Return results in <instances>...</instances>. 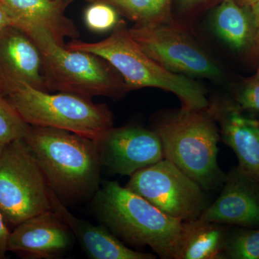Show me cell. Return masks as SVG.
<instances>
[{
  "label": "cell",
  "mask_w": 259,
  "mask_h": 259,
  "mask_svg": "<svg viewBox=\"0 0 259 259\" xmlns=\"http://www.w3.org/2000/svg\"><path fill=\"white\" fill-rule=\"evenodd\" d=\"M212 26L228 47L249 54L253 42V25L250 9L235 0H222L214 11Z\"/></svg>",
  "instance_id": "obj_18"
},
{
  "label": "cell",
  "mask_w": 259,
  "mask_h": 259,
  "mask_svg": "<svg viewBox=\"0 0 259 259\" xmlns=\"http://www.w3.org/2000/svg\"><path fill=\"white\" fill-rule=\"evenodd\" d=\"M52 210L80 242L90 258L93 259H154L153 253L136 251L126 246L105 227L97 226L75 217L62 204L57 194L50 189Z\"/></svg>",
  "instance_id": "obj_15"
},
{
  "label": "cell",
  "mask_w": 259,
  "mask_h": 259,
  "mask_svg": "<svg viewBox=\"0 0 259 259\" xmlns=\"http://www.w3.org/2000/svg\"><path fill=\"white\" fill-rule=\"evenodd\" d=\"M97 144L102 166L120 176H132L165 158L157 134L139 126L112 127Z\"/></svg>",
  "instance_id": "obj_10"
},
{
  "label": "cell",
  "mask_w": 259,
  "mask_h": 259,
  "mask_svg": "<svg viewBox=\"0 0 259 259\" xmlns=\"http://www.w3.org/2000/svg\"><path fill=\"white\" fill-rule=\"evenodd\" d=\"M13 25V20L8 14V11L0 2V31L7 27Z\"/></svg>",
  "instance_id": "obj_27"
},
{
  "label": "cell",
  "mask_w": 259,
  "mask_h": 259,
  "mask_svg": "<svg viewBox=\"0 0 259 259\" xmlns=\"http://www.w3.org/2000/svg\"><path fill=\"white\" fill-rule=\"evenodd\" d=\"M129 30L145 54L169 72L214 81L224 78L219 65L194 40L185 25L175 21L134 25Z\"/></svg>",
  "instance_id": "obj_8"
},
{
  "label": "cell",
  "mask_w": 259,
  "mask_h": 259,
  "mask_svg": "<svg viewBox=\"0 0 259 259\" xmlns=\"http://www.w3.org/2000/svg\"><path fill=\"white\" fill-rule=\"evenodd\" d=\"M112 5L119 14L135 25H156L173 23L171 0H97Z\"/></svg>",
  "instance_id": "obj_19"
},
{
  "label": "cell",
  "mask_w": 259,
  "mask_h": 259,
  "mask_svg": "<svg viewBox=\"0 0 259 259\" xmlns=\"http://www.w3.org/2000/svg\"><path fill=\"white\" fill-rule=\"evenodd\" d=\"M50 189L23 139L5 145L0 155V212L7 225L16 227L52 210Z\"/></svg>",
  "instance_id": "obj_7"
},
{
  "label": "cell",
  "mask_w": 259,
  "mask_h": 259,
  "mask_svg": "<svg viewBox=\"0 0 259 259\" xmlns=\"http://www.w3.org/2000/svg\"><path fill=\"white\" fill-rule=\"evenodd\" d=\"M209 0H179L181 8L185 11H192L200 8Z\"/></svg>",
  "instance_id": "obj_26"
},
{
  "label": "cell",
  "mask_w": 259,
  "mask_h": 259,
  "mask_svg": "<svg viewBox=\"0 0 259 259\" xmlns=\"http://www.w3.org/2000/svg\"><path fill=\"white\" fill-rule=\"evenodd\" d=\"M23 140L57 195L81 198L100 189L102 166L97 141L66 130L32 125Z\"/></svg>",
  "instance_id": "obj_1"
},
{
  "label": "cell",
  "mask_w": 259,
  "mask_h": 259,
  "mask_svg": "<svg viewBox=\"0 0 259 259\" xmlns=\"http://www.w3.org/2000/svg\"><path fill=\"white\" fill-rule=\"evenodd\" d=\"M5 145L0 143V155H1L2 151H3V148H4Z\"/></svg>",
  "instance_id": "obj_31"
},
{
  "label": "cell",
  "mask_w": 259,
  "mask_h": 259,
  "mask_svg": "<svg viewBox=\"0 0 259 259\" xmlns=\"http://www.w3.org/2000/svg\"><path fill=\"white\" fill-rule=\"evenodd\" d=\"M13 20V25L22 28L28 25L47 30L61 46L65 40L79 39L74 22L65 14V0H0Z\"/></svg>",
  "instance_id": "obj_16"
},
{
  "label": "cell",
  "mask_w": 259,
  "mask_h": 259,
  "mask_svg": "<svg viewBox=\"0 0 259 259\" xmlns=\"http://www.w3.org/2000/svg\"><path fill=\"white\" fill-rule=\"evenodd\" d=\"M29 126L0 93V143L6 145L23 139Z\"/></svg>",
  "instance_id": "obj_21"
},
{
  "label": "cell",
  "mask_w": 259,
  "mask_h": 259,
  "mask_svg": "<svg viewBox=\"0 0 259 259\" xmlns=\"http://www.w3.org/2000/svg\"><path fill=\"white\" fill-rule=\"evenodd\" d=\"M97 217L117 238L136 247L148 246L163 258L176 259L185 223L170 217L117 182L95 193Z\"/></svg>",
  "instance_id": "obj_2"
},
{
  "label": "cell",
  "mask_w": 259,
  "mask_h": 259,
  "mask_svg": "<svg viewBox=\"0 0 259 259\" xmlns=\"http://www.w3.org/2000/svg\"><path fill=\"white\" fill-rule=\"evenodd\" d=\"M253 25V42L249 55L256 59L259 65V2L249 8Z\"/></svg>",
  "instance_id": "obj_24"
},
{
  "label": "cell",
  "mask_w": 259,
  "mask_h": 259,
  "mask_svg": "<svg viewBox=\"0 0 259 259\" xmlns=\"http://www.w3.org/2000/svg\"><path fill=\"white\" fill-rule=\"evenodd\" d=\"M1 84H2L1 81H0V87H1Z\"/></svg>",
  "instance_id": "obj_32"
},
{
  "label": "cell",
  "mask_w": 259,
  "mask_h": 259,
  "mask_svg": "<svg viewBox=\"0 0 259 259\" xmlns=\"http://www.w3.org/2000/svg\"><path fill=\"white\" fill-rule=\"evenodd\" d=\"M72 244L71 232L53 210L37 214L10 232L8 251L26 258H56Z\"/></svg>",
  "instance_id": "obj_12"
},
{
  "label": "cell",
  "mask_w": 259,
  "mask_h": 259,
  "mask_svg": "<svg viewBox=\"0 0 259 259\" xmlns=\"http://www.w3.org/2000/svg\"><path fill=\"white\" fill-rule=\"evenodd\" d=\"M10 235V232L7 226V223L0 212V259L6 258Z\"/></svg>",
  "instance_id": "obj_25"
},
{
  "label": "cell",
  "mask_w": 259,
  "mask_h": 259,
  "mask_svg": "<svg viewBox=\"0 0 259 259\" xmlns=\"http://www.w3.org/2000/svg\"><path fill=\"white\" fill-rule=\"evenodd\" d=\"M66 47L105 59L119 73L130 91L151 88L169 92L178 97L184 110H200L209 105L202 84L192 78L169 72L145 54L125 20L120 19L110 36L104 40L85 42L74 39Z\"/></svg>",
  "instance_id": "obj_3"
},
{
  "label": "cell",
  "mask_w": 259,
  "mask_h": 259,
  "mask_svg": "<svg viewBox=\"0 0 259 259\" xmlns=\"http://www.w3.org/2000/svg\"><path fill=\"white\" fill-rule=\"evenodd\" d=\"M225 256L231 259H259V228H239L229 234Z\"/></svg>",
  "instance_id": "obj_20"
},
{
  "label": "cell",
  "mask_w": 259,
  "mask_h": 259,
  "mask_svg": "<svg viewBox=\"0 0 259 259\" xmlns=\"http://www.w3.org/2000/svg\"><path fill=\"white\" fill-rule=\"evenodd\" d=\"M78 1V0H65L66 2V5H69L71 4V3H74V2ZM83 1L88 2V3H94V2L97 1V0H83Z\"/></svg>",
  "instance_id": "obj_29"
},
{
  "label": "cell",
  "mask_w": 259,
  "mask_h": 259,
  "mask_svg": "<svg viewBox=\"0 0 259 259\" xmlns=\"http://www.w3.org/2000/svg\"><path fill=\"white\" fill-rule=\"evenodd\" d=\"M235 102L244 111L259 116V80L254 76L245 79L236 90Z\"/></svg>",
  "instance_id": "obj_23"
},
{
  "label": "cell",
  "mask_w": 259,
  "mask_h": 259,
  "mask_svg": "<svg viewBox=\"0 0 259 259\" xmlns=\"http://www.w3.org/2000/svg\"><path fill=\"white\" fill-rule=\"evenodd\" d=\"M223 225L188 221L185 228L176 259H223L228 234Z\"/></svg>",
  "instance_id": "obj_17"
},
{
  "label": "cell",
  "mask_w": 259,
  "mask_h": 259,
  "mask_svg": "<svg viewBox=\"0 0 259 259\" xmlns=\"http://www.w3.org/2000/svg\"><path fill=\"white\" fill-rule=\"evenodd\" d=\"M0 93L29 125L66 130L97 142L114 127L109 107L88 97L51 94L23 82L3 83Z\"/></svg>",
  "instance_id": "obj_6"
},
{
  "label": "cell",
  "mask_w": 259,
  "mask_h": 259,
  "mask_svg": "<svg viewBox=\"0 0 259 259\" xmlns=\"http://www.w3.org/2000/svg\"><path fill=\"white\" fill-rule=\"evenodd\" d=\"M235 2L240 6L249 8L252 5L258 3L259 0H235Z\"/></svg>",
  "instance_id": "obj_28"
},
{
  "label": "cell",
  "mask_w": 259,
  "mask_h": 259,
  "mask_svg": "<svg viewBox=\"0 0 259 259\" xmlns=\"http://www.w3.org/2000/svg\"><path fill=\"white\" fill-rule=\"evenodd\" d=\"M20 29L27 32L40 51L42 75L49 93L112 99L120 98L129 93L119 73L100 56L70 50L58 44L49 32L40 27L28 25Z\"/></svg>",
  "instance_id": "obj_5"
},
{
  "label": "cell",
  "mask_w": 259,
  "mask_h": 259,
  "mask_svg": "<svg viewBox=\"0 0 259 259\" xmlns=\"http://www.w3.org/2000/svg\"><path fill=\"white\" fill-rule=\"evenodd\" d=\"M253 76H254L257 79L259 80V65L258 69H257L256 73H255V74L253 75Z\"/></svg>",
  "instance_id": "obj_30"
},
{
  "label": "cell",
  "mask_w": 259,
  "mask_h": 259,
  "mask_svg": "<svg viewBox=\"0 0 259 259\" xmlns=\"http://www.w3.org/2000/svg\"><path fill=\"white\" fill-rule=\"evenodd\" d=\"M223 142L238 160V168L259 182V120L236 102L209 104Z\"/></svg>",
  "instance_id": "obj_13"
},
{
  "label": "cell",
  "mask_w": 259,
  "mask_h": 259,
  "mask_svg": "<svg viewBox=\"0 0 259 259\" xmlns=\"http://www.w3.org/2000/svg\"><path fill=\"white\" fill-rule=\"evenodd\" d=\"M153 131L161 140L165 158L204 190L224 183L226 175L218 162L219 128L209 107L168 113Z\"/></svg>",
  "instance_id": "obj_4"
},
{
  "label": "cell",
  "mask_w": 259,
  "mask_h": 259,
  "mask_svg": "<svg viewBox=\"0 0 259 259\" xmlns=\"http://www.w3.org/2000/svg\"><path fill=\"white\" fill-rule=\"evenodd\" d=\"M119 13L115 8L102 1H95L84 12V21L90 30L105 32L112 30L119 20Z\"/></svg>",
  "instance_id": "obj_22"
},
{
  "label": "cell",
  "mask_w": 259,
  "mask_h": 259,
  "mask_svg": "<svg viewBox=\"0 0 259 259\" xmlns=\"http://www.w3.org/2000/svg\"><path fill=\"white\" fill-rule=\"evenodd\" d=\"M218 199L196 221L259 228V182L238 166L226 175Z\"/></svg>",
  "instance_id": "obj_11"
},
{
  "label": "cell",
  "mask_w": 259,
  "mask_h": 259,
  "mask_svg": "<svg viewBox=\"0 0 259 259\" xmlns=\"http://www.w3.org/2000/svg\"><path fill=\"white\" fill-rule=\"evenodd\" d=\"M126 187L184 222L198 219L208 206L205 190L166 158L136 172Z\"/></svg>",
  "instance_id": "obj_9"
},
{
  "label": "cell",
  "mask_w": 259,
  "mask_h": 259,
  "mask_svg": "<svg viewBox=\"0 0 259 259\" xmlns=\"http://www.w3.org/2000/svg\"><path fill=\"white\" fill-rule=\"evenodd\" d=\"M0 81L25 83L47 92L40 51L27 32L14 25L0 31Z\"/></svg>",
  "instance_id": "obj_14"
}]
</instances>
